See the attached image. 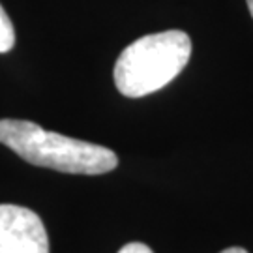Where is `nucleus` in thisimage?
I'll use <instances>...</instances> for the list:
<instances>
[{"instance_id": "nucleus-1", "label": "nucleus", "mask_w": 253, "mask_h": 253, "mask_svg": "<svg viewBox=\"0 0 253 253\" xmlns=\"http://www.w3.org/2000/svg\"><path fill=\"white\" fill-rule=\"evenodd\" d=\"M0 143L32 165L70 174H103L118 165V156L105 146L47 131L28 120H0Z\"/></svg>"}, {"instance_id": "nucleus-2", "label": "nucleus", "mask_w": 253, "mask_h": 253, "mask_svg": "<svg viewBox=\"0 0 253 253\" xmlns=\"http://www.w3.org/2000/svg\"><path fill=\"white\" fill-rule=\"evenodd\" d=\"M191 40L182 30H167L135 40L115 64V84L126 98L158 92L186 68Z\"/></svg>"}, {"instance_id": "nucleus-3", "label": "nucleus", "mask_w": 253, "mask_h": 253, "mask_svg": "<svg viewBox=\"0 0 253 253\" xmlns=\"http://www.w3.org/2000/svg\"><path fill=\"white\" fill-rule=\"evenodd\" d=\"M0 253H49L42 217L17 205H0Z\"/></svg>"}, {"instance_id": "nucleus-4", "label": "nucleus", "mask_w": 253, "mask_h": 253, "mask_svg": "<svg viewBox=\"0 0 253 253\" xmlns=\"http://www.w3.org/2000/svg\"><path fill=\"white\" fill-rule=\"evenodd\" d=\"M15 45V30L8 13L0 6V53H8Z\"/></svg>"}, {"instance_id": "nucleus-5", "label": "nucleus", "mask_w": 253, "mask_h": 253, "mask_svg": "<svg viewBox=\"0 0 253 253\" xmlns=\"http://www.w3.org/2000/svg\"><path fill=\"white\" fill-rule=\"evenodd\" d=\"M118 253H154L146 244H141V242H131V244H126Z\"/></svg>"}, {"instance_id": "nucleus-6", "label": "nucleus", "mask_w": 253, "mask_h": 253, "mask_svg": "<svg viewBox=\"0 0 253 253\" xmlns=\"http://www.w3.org/2000/svg\"><path fill=\"white\" fill-rule=\"evenodd\" d=\"M221 253H248L244 248H229V250H223Z\"/></svg>"}, {"instance_id": "nucleus-7", "label": "nucleus", "mask_w": 253, "mask_h": 253, "mask_svg": "<svg viewBox=\"0 0 253 253\" xmlns=\"http://www.w3.org/2000/svg\"><path fill=\"white\" fill-rule=\"evenodd\" d=\"M248 2V8H250V13H252V17H253V0H246Z\"/></svg>"}]
</instances>
